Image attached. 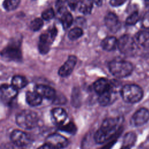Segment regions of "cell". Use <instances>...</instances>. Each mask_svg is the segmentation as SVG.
I'll return each instance as SVG.
<instances>
[{
    "instance_id": "2",
    "label": "cell",
    "mask_w": 149,
    "mask_h": 149,
    "mask_svg": "<svg viewBox=\"0 0 149 149\" xmlns=\"http://www.w3.org/2000/svg\"><path fill=\"white\" fill-rule=\"evenodd\" d=\"M108 68L112 74L118 78L129 76L133 69L132 63L125 60H113L109 63Z\"/></svg>"
},
{
    "instance_id": "7",
    "label": "cell",
    "mask_w": 149,
    "mask_h": 149,
    "mask_svg": "<svg viewBox=\"0 0 149 149\" xmlns=\"http://www.w3.org/2000/svg\"><path fill=\"white\" fill-rule=\"evenodd\" d=\"M148 120L149 111L146 108H141L132 115L130 124L133 126H140L146 123Z\"/></svg>"
},
{
    "instance_id": "40",
    "label": "cell",
    "mask_w": 149,
    "mask_h": 149,
    "mask_svg": "<svg viewBox=\"0 0 149 149\" xmlns=\"http://www.w3.org/2000/svg\"><path fill=\"white\" fill-rule=\"evenodd\" d=\"M145 2H146V5L149 6V0H145Z\"/></svg>"
},
{
    "instance_id": "37",
    "label": "cell",
    "mask_w": 149,
    "mask_h": 149,
    "mask_svg": "<svg viewBox=\"0 0 149 149\" xmlns=\"http://www.w3.org/2000/svg\"><path fill=\"white\" fill-rule=\"evenodd\" d=\"M116 142V140H112V141H111L109 143H108L105 146L103 147L101 149H110L113 145Z\"/></svg>"
},
{
    "instance_id": "13",
    "label": "cell",
    "mask_w": 149,
    "mask_h": 149,
    "mask_svg": "<svg viewBox=\"0 0 149 149\" xmlns=\"http://www.w3.org/2000/svg\"><path fill=\"white\" fill-rule=\"evenodd\" d=\"M17 94V90L12 85L5 84L0 86V98L5 101L13 100Z\"/></svg>"
},
{
    "instance_id": "24",
    "label": "cell",
    "mask_w": 149,
    "mask_h": 149,
    "mask_svg": "<svg viewBox=\"0 0 149 149\" xmlns=\"http://www.w3.org/2000/svg\"><path fill=\"white\" fill-rule=\"evenodd\" d=\"M20 2V0H4L3 6L6 10L11 11L17 8Z\"/></svg>"
},
{
    "instance_id": "30",
    "label": "cell",
    "mask_w": 149,
    "mask_h": 149,
    "mask_svg": "<svg viewBox=\"0 0 149 149\" xmlns=\"http://www.w3.org/2000/svg\"><path fill=\"white\" fill-rule=\"evenodd\" d=\"M54 16V11L53 9L49 8L45 10L41 14V17L43 20H49Z\"/></svg>"
},
{
    "instance_id": "16",
    "label": "cell",
    "mask_w": 149,
    "mask_h": 149,
    "mask_svg": "<svg viewBox=\"0 0 149 149\" xmlns=\"http://www.w3.org/2000/svg\"><path fill=\"white\" fill-rule=\"evenodd\" d=\"M42 98L35 91H28L26 94V100L27 103L32 107L38 106L41 104Z\"/></svg>"
},
{
    "instance_id": "18",
    "label": "cell",
    "mask_w": 149,
    "mask_h": 149,
    "mask_svg": "<svg viewBox=\"0 0 149 149\" xmlns=\"http://www.w3.org/2000/svg\"><path fill=\"white\" fill-rule=\"evenodd\" d=\"M136 41L142 47L149 48V31L138 32L136 35Z\"/></svg>"
},
{
    "instance_id": "21",
    "label": "cell",
    "mask_w": 149,
    "mask_h": 149,
    "mask_svg": "<svg viewBox=\"0 0 149 149\" xmlns=\"http://www.w3.org/2000/svg\"><path fill=\"white\" fill-rule=\"evenodd\" d=\"M27 79L24 77L20 75L15 76L12 80V86L16 90L24 87L27 84Z\"/></svg>"
},
{
    "instance_id": "6",
    "label": "cell",
    "mask_w": 149,
    "mask_h": 149,
    "mask_svg": "<svg viewBox=\"0 0 149 149\" xmlns=\"http://www.w3.org/2000/svg\"><path fill=\"white\" fill-rule=\"evenodd\" d=\"M10 139L15 145L21 147L27 146L31 141L30 137L26 133L19 130H13L11 133Z\"/></svg>"
},
{
    "instance_id": "29",
    "label": "cell",
    "mask_w": 149,
    "mask_h": 149,
    "mask_svg": "<svg viewBox=\"0 0 149 149\" xmlns=\"http://www.w3.org/2000/svg\"><path fill=\"white\" fill-rule=\"evenodd\" d=\"M49 45L50 44L48 42L40 41L38 46L40 52L42 54H47L49 50Z\"/></svg>"
},
{
    "instance_id": "12",
    "label": "cell",
    "mask_w": 149,
    "mask_h": 149,
    "mask_svg": "<svg viewBox=\"0 0 149 149\" xmlns=\"http://www.w3.org/2000/svg\"><path fill=\"white\" fill-rule=\"evenodd\" d=\"M34 91L42 98L48 100H54L56 96L55 90L53 88L44 84L36 85L34 87Z\"/></svg>"
},
{
    "instance_id": "15",
    "label": "cell",
    "mask_w": 149,
    "mask_h": 149,
    "mask_svg": "<svg viewBox=\"0 0 149 149\" xmlns=\"http://www.w3.org/2000/svg\"><path fill=\"white\" fill-rule=\"evenodd\" d=\"M52 118L58 125H62L67 118L66 111L62 108H55L51 111Z\"/></svg>"
},
{
    "instance_id": "35",
    "label": "cell",
    "mask_w": 149,
    "mask_h": 149,
    "mask_svg": "<svg viewBox=\"0 0 149 149\" xmlns=\"http://www.w3.org/2000/svg\"><path fill=\"white\" fill-rule=\"evenodd\" d=\"M37 149H57V148L51 146V144H49L45 143L44 144L40 146Z\"/></svg>"
},
{
    "instance_id": "1",
    "label": "cell",
    "mask_w": 149,
    "mask_h": 149,
    "mask_svg": "<svg viewBox=\"0 0 149 149\" xmlns=\"http://www.w3.org/2000/svg\"><path fill=\"white\" fill-rule=\"evenodd\" d=\"M122 118H108L104 120L100 128L94 134V140L98 144L104 143L116 135L120 129Z\"/></svg>"
},
{
    "instance_id": "32",
    "label": "cell",
    "mask_w": 149,
    "mask_h": 149,
    "mask_svg": "<svg viewBox=\"0 0 149 149\" xmlns=\"http://www.w3.org/2000/svg\"><path fill=\"white\" fill-rule=\"evenodd\" d=\"M80 103V99L78 98V93L77 91L74 92L73 91L72 95V104L74 107H78Z\"/></svg>"
},
{
    "instance_id": "14",
    "label": "cell",
    "mask_w": 149,
    "mask_h": 149,
    "mask_svg": "<svg viewBox=\"0 0 149 149\" xmlns=\"http://www.w3.org/2000/svg\"><path fill=\"white\" fill-rule=\"evenodd\" d=\"M95 91L99 95L102 93L113 88L112 83L105 78H100L96 80L93 85Z\"/></svg>"
},
{
    "instance_id": "8",
    "label": "cell",
    "mask_w": 149,
    "mask_h": 149,
    "mask_svg": "<svg viewBox=\"0 0 149 149\" xmlns=\"http://www.w3.org/2000/svg\"><path fill=\"white\" fill-rule=\"evenodd\" d=\"M46 143L51 144L57 149H61L68 146V140L62 135L58 133H54L47 137Z\"/></svg>"
},
{
    "instance_id": "27",
    "label": "cell",
    "mask_w": 149,
    "mask_h": 149,
    "mask_svg": "<svg viewBox=\"0 0 149 149\" xmlns=\"http://www.w3.org/2000/svg\"><path fill=\"white\" fill-rule=\"evenodd\" d=\"M43 26V20L40 18H36L31 21L30 23V28L33 31H36L41 29Z\"/></svg>"
},
{
    "instance_id": "36",
    "label": "cell",
    "mask_w": 149,
    "mask_h": 149,
    "mask_svg": "<svg viewBox=\"0 0 149 149\" xmlns=\"http://www.w3.org/2000/svg\"><path fill=\"white\" fill-rule=\"evenodd\" d=\"M77 0H70L69 2V5L72 9H74L76 6H77Z\"/></svg>"
},
{
    "instance_id": "4",
    "label": "cell",
    "mask_w": 149,
    "mask_h": 149,
    "mask_svg": "<svg viewBox=\"0 0 149 149\" xmlns=\"http://www.w3.org/2000/svg\"><path fill=\"white\" fill-rule=\"evenodd\" d=\"M38 120L37 114L31 110H24L16 117L17 125L24 129H31L36 126Z\"/></svg>"
},
{
    "instance_id": "9",
    "label": "cell",
    "mask_w": 149,
    "mask_h": 149,
    "mask_svg": "<svg viewBox=\"0 0 149 149\" xmlns=\"http://www.w3.org/2000/svg\"><path fill=\"white\" fill-rule=\"evenodd\" d=\"M77 63V58L74 55L69 56L67 61L59 68L58 74L60 76L65 77L69 76L73 72Z\"/></svg>"
},
{
    "instance_id": "20",
    "label": "cell",
    "mask_w": 149,
    "mask_h": 149,
    "mask_svg": "<svg viewBox=\"0 0 149 149\" xmlns=\"http://www.w3.org/2000/svg\"><path fill=\"white\" fill-rule=\"evenodd\" d=\"M94 0H81L80 2L79 10L84 15H88L91 12Z\"/></svg>"
},
{
    "instance_id": "23",
    "label": "cell",
    "mask_w": 149,
    "mask_h": 149,
    "mask_svg": "<svg viewBox=\"0 0 149 149\" xmlns=\"http://www.w3.org/2000/svg\"><path fill=\"white\" fill-rule=\"evenodd\" d=\"M61 22L65 29L70 27L73 23V17L71 13L68 12H65L61 17Z\"/></svg>"
},
{
    "instance_id": "11",
    "label": "cell",
    "mask_w": 149,
    "mask_h": 149,
    "mask_svg": "<svg viewBox=\"0 0 149 149\" xmlns=\"http://www.w3.org/2000/svg\"><path fill=\"white\" fill-rule=\"evenodd\" d=\"M105 24L108 29L112 32H116L120 27V23L118 16L112 12H109L105 16Z\"/></svg>"
},
{
    "instance_id": "38",
    "label": "cell",
    "mask_w": 149,
    "mask_h": 149,
    "mask_svg": "<svg viewBox=\"0 0 149 149\" xmlns=\"http://www.w3.org/2000/svg\"><path fill=\"white\" fill-rule=\"evenodd\" d=\"M102 2V0H94V3H95L98 6L101 5Z\"/></svg>"
},
{
    "instance_id": "5",
    "label": "cell",
    "mask_w": 149,
    "mask_h": 149,
    "mask_svg": "<svg viewBox=\"0 0 149 149\" xmlns=\"http://www.w3.org/2000/svg\"><path fill=\"white\" fill-rule=\"evenodd\" d=\"M117 47L120 52L128 55L133 52L136 47V42L131 36L123 35L118 40Z\"/></svg>"
},
{
    "instance_id": "33",
    "label": "cell",
    "mask_w": 149,
    "mask_h": 149,
    "mask_svg": "<svg viewBox=\"0 0 149 149\" xmlns=\"http://www.w3.org/2000/svg\"><path fill=\"white\" fill-rule=\"evenodd\" d=\"M126 0H110L109 3L113 7H118L123 5Z\"/></svg>"
},
{
    "instance_id": "10",
    "label": "cell",
    "mask_w": 149,
    "mask_h": 149,
    "mask_svg": "<svg viewBox=\"0 0 149 149\" xmlns=\"http://www.w3.org/2000/svg\"><path fill=\"white\" fill-rule=\"evenodd\" d=\"M2 56L10 60L19 61L22 58V52L19 47L16 45H9L1 52Z\"/></svg>"
},
{
    "instance_id": "31",
    "label": "cell",
    "mask_w": 149,
    "mask_h": 149,
    "mask_svg": "<svg viewBox=\"0 0 149 149\" xmlns=\"http://www.w3.org/2000/svg\"><path fill=\"white\" fill-rule=\"evenodd\" d=\"M141 25L145 29H149V9L145 13L142 18Z\"/></svg>"
},
{
    "instance_id": "3",
    "label": "cell",
    "mask_w": 149,
    "mask_h": 149,
    "mask_svg": "<svg viewBox=\"0 0 149 149\" xmlns=\"http://www.w3.org/2000/svg\"><path fill=\"white\" fill-rule=\"evenodd\" d=\"M120 95L125 102L136 103L142 99L143 91L140 86L136 84H126L121 88Z\"/></svg>"
},
{
    "instance_id": "26",
    "label": "cell",
    "mask_w": 149,
    "mask_h": 149,
    "mask_svg": "<svg viewBox=\"0 0 149 149\" xmlns=\"http://www.w3.org/2000/svg\"><path fill=\"white\" fill-rule=\"evenodd\" d=\"M60 129L62 131L67 132V133L72 134H75L77 131V127H76L75 124L72 122H70L68 124H66L64 126H62L60 127Z\"/></svg>"
},
{
    "instance_id": "39",
    "label": "cell",
    "mask_w": 149,
    "mask_h": 149,
    "mask_svg": "<svg viewBox=\"0 0 149 149\" xmlns=\"http://www.w3.org/2000/svg\"><path fill=\"white\" fill-rule=\"evenodd\" d=\"M67 0H57V2L59 5H62Z\"/></svg>"
},
{
    "instance_id": "17",
    "label": "cell",
    "mask_w": 149,
    "mask_h": 149,
    "mask_svg": "<svg viewBox=\"0 0 149 149\" xmlns=\"http://www.w3.org/2000/svg\"><path fill=\"white\" fill-rule=\"evenodd\" d=\"M101 46L105 51H113L118 46V40L113 36L107 37L102 41Z\"/></svg>"
},
{
    "instance_id": "25",
    "label": "cell",
    "mask_w": 149,
    "mask_h": 149,
    "mask_svg": "<svg viewBox=\"0 0 149 149\" xmlns=\"http://www.w3.org/2000/svg\"><path fill=\"white\" fill-rule=\"evenodd\" d=\"M83 34V30L80 27H76L69 31L68 33V37L71 40H76L81 37Z\"/></svg>"
},
{
    "instance_id": "34",
    "label": "cell",
    "mask_w": 149,
    "mask_h": 149,
    "mask_svg": "<svg viewBox=\"0 0 149 149\" xmlns=\"http://www.w3.org/2000/svg\"><path fill=\"white\" fill-rule=\"evenodd\" d=\"M48 34L49 35V37L51 38V39L53 41L55 37L56 36L57 34V30L55 27H53L52 29H51L49 31H48Z\"/></svg>"
},
{
    "instance_id": "19",
    "label": "cell",
    "mask_w": 149,
    "mask_h": 149,
    "mask_svg": "<svg viewBox=\"0 0 149 149\" xmlns=\"http://www.w3.org/2000/svg\"><path fill=\"white\" fill-rule=\"evenodd\" d=\"M113 93V88L107 90L102 94H99L98 101L100 105L105 107L108 105L112 100V94Z\"/></svg>"
},
{
    "instance_id": "22",
    "label": "cell",
    "mask_w": 149,
    "mask_h": 149,
    "mask_svg": "<svg viewBox=\"0 0 149 149\" xmlns=\"http://www.w3.org/2000/svg\"><path fill=\"white\" fill-rule=\"evenodd\" d=\"M136 139H137L136 134L134 132H130L127 133L123 137V147H126L130 148L135 143L136 141Z\"/></svg>"
},
{
    "instance_id": "41",
    "label": "cell",
    "mask_w": 149,
    "mask_h": 149,
    "mask_svg": "<svg viewBox=\"0 0 149 149\" xmlns=\"http://www.w3.org/2000/svg\"><path fill=\"white\" fill-rule=\"evenodd\" d=\"M120 149H130V148L128 147H122Z\"/></svg>"
},
{
    "instance_id": "28",
    "label": "cell",
    "mask_w": 149,
    "mask_h": 149,
    "mask_svg": "<svg viewBox=\"0 0 149 149\" xmlns=\"http://www.w3.org/2000/svg\"><path fill=\"white\" fill-rule=\"evenodd\" d=\"M139 19V16L137 12H134L132 13L130 15H129L126 20V24L129 26L135 24Z\"/></svg>"
}]
</instances>
